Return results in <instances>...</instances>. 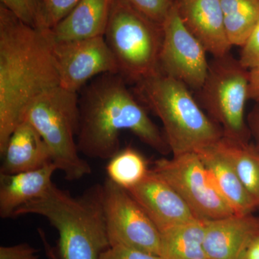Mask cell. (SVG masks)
<instances>
[{"mask_svg": "<svg viewBox=\"0 0 259 259\" xmlns=\"http://www.w3.org/2000/svg\"><path fill=\"white\" fill-rule=\"evenodd\" d=\"M2 156L0 174L4 175L32 171L53 162L49 146L26 120L13 131Z\"/></svg>", "mask_w": 259, "mask_h": 259, "instance_id": "15", "label": "cell"}, {"mask_svg": "<svg viewBox=\"0 0 259 259\" xmlns=\"http://www.w3.org/2000/svg\"><path fill=\"white\" fill-rule=\"evenodd\" d=\"M186 28L202 44L207 54L220 57L230 54L221 0H175Z\"/></svg>", "mask_w": 259, "mask_h": 259, "instance_id": "13", "label": "cell"}, {"mask_svg": "<svg viewBox=\"0 0 259 259\" xmlns=\"http://www.w3.org/2000/svg\"><path fill=\"white\" fill-rule=\"evenodd\" d=\"M39 250L27 243L0 247V259H38Z\"/></svg>", "mask_w": 259, "mask_h": 259, "instance_id": "28", "label": "cell"}, {"mask_svg": "<svg viewBox=\"0 0 259 259\" xmlns=\"http://www.w3.org/2000/svg\"><path fill=\"white\" fill-rule=\"evenodd\" d=\"M126 82L120 74H105L81 90L76 136L80 153L92 158L110 159L119 151L122 131H131L162 155L171 153L163 132Z\"/></svg>", "mask_w": 259, "mask_h": 259, "instance_id": "2", "label": "cell"}, {"mask_svg": "<svg viewBox=\"0 0 259 259\" xmlns=\"http://www.w3.org/2000/svg\"><path fill=\"white\" fill-rule=\"evenodd\" d=\"M249 70L231 54L213 57L197 101L207 115L223 130V137L249 144V128L245 117L249 100Z\"/></svg>", "mask_w": 259, "mask_h": 259, "instance_id": "7", "label": "cell"}, {"mask_svg": "<svg viewBox=\"0 0 259 259\" xmlns=\"http://www.w3.org/2000/svg\"><path fill=\"white\" fill-rule=\"evenodd\" d=\"M1 5L24 23L37 28L41 0H0Z\"/></svg>", "mask_w": 259, "mask_h": 259, "instance_id": "24", "label": "cell"}, {"mask_svg": "<svg viewBox=\"0 0 259 259\" xmlns=\"http://www.w3.org/2000/svg\"><path fill=\"white\" fill-rule=\"evenodd\" d=\"M150 170L147 160L131 146L119 151L106 166L107 178L127 190L144 180Z\"/></svg>", "mask_w": 259, "mask_h": 259, "instance_id": "22", "label": "cell"}, {"mask_svg": "<svg viewBox=\"0 0 259 259\" xmlns=\"http://www.w3.org/2000/svg\"><path fill=\"white\" fill-rule=\"evenodd\" d=\"M162 28L163 41L158 71L185 83L190 90L198 91L208 73L207 52L186 28L175 3L162 24Z\"/></svg>", "mask_w": 259, "mask_h": 259, "instance_id": "10", "label": "cell"}, {"mask_svg": "<svg viewBox=\"0 0 259 259\" xmlns=\"http://www.w3.org/2000/svg\"><path fill=\"white\" fill-rule=\"evenodd\" d=\"M205 222L203 220H195L160 232V257L162 259H208L204 247Z\"/></svg>", "mask_w": 259, "mask_h": 259, "instance_id": "19", "label": "cell"}, {"mask_svg": "<svg viewBox=\"0 0 259 259\" xmlns=\"http://www.w3.org/2000/svg\"><path fill=\"white\" fill-rule=\"evenodd\" d=\"M112 0H81L69 15L49 30L55 42L104 36Z\"/></svg>", "mask_w": 259, "mask_h": 259, "instance_id": "17", "label": "cell"}, {"mask_svg": "<svg viewBox=\"0 0 259 259\" xmlns=\"http://www.w3.org/2000/svg\"><path fill=\"white\" fill-rule=\"evenodd\" d=\"M249 100L259 102V67L249 70Z\"/></svg>", "mask_w": 259, "mask_h": 259, "instance_id": "30", "label": "cell"}, {"mask_svg": "<svg viewBox=\"0 0 259 259\" xmlns=\"http://www.w3.org/2000/svg\"><path fill=\"white\" fill-rule=\"evenodd\" d=\"M39 237H40V241L42 242V246H44V251H45L46 255L48 259H61L60 257L58 255L57 250L55 246L51 245L47 234H46L44 230L41 228L37 229Z\"/></svg>", "mask_w": 259, "mask_h": 259, "instance_id": "31", "label": "cell"}, {"mask_svg": "<svg viewBox=\"0 0 259 259\" xmlns=\"http://www.w3.org/2000/svg\"><path fill=\"white\" fill-rule=\"evenodd\" d=\"M242 259H259V235L248 245Z\"/></svg>", "mask_w": 259, "mask_h": 259, "instance_id": "32", "label": "cell"}, {"mask_svg": "<svg viewBox=\"0 0 259 259\" xmlns=\"http://www.w3.org/2000/svg\"><path fill=\"white\" fill-rule=\"evenodd\" d=\"M250 136L253 139L251 143L255 151L259 154V102H255L246 118Z\"/></svg>", "mask_w": 259, "mask_h": 259, "instance_id": "29", "label": "cell"}, {"mask_svg": "<svg viewBox=\"0 0 259 259\" xmlns=\"http://www.w3.org/2000/svg\"><path fill=\"white\" fill-rule=\"evenodd\" d=\"M259 235V218L233 214L206 221L204 247L208 259H242Z\"/></svg>", "mask_w": 259, "mask_h": 259, "instance_id": "14", "label": "cell"}, {"mask_svg": "<svg viewBox=\"0 0 259 259\" xmlns=\"http://www.w3.org/2000/svg\"><path fill=\"white\" fill-rule=\"evenodd\" d=\"M232 47H243L259 20V0H221Z\"/></svg>", "mask_w": 259, "mask_h": 259, "instance_id": "21", "label": "cell"}, {"mask_svg": "<svg viewBox=\"0 0 259 259\" xmlns=\"http://www.w3.org/2000/svg\"><path fill=\"white\" fill-rule=\"evenodd\" d=\"M162 25L175 4L174 0H122Z\"/></svg>", "mask_w": 259, "mask_h": 259, "instance_id": "25", "label": "cell"}, {"mask_svg": "<svg viewBox=\"0 0 259 259\" xmlns=\"http://www.w3.org/2000/svg\"><path fill=\"white\" fill-rule=\"evenodd\" d=\"M81 0H41L37 28L51 30L69 15Z\"/></svg>", "mask_w": 259, "mask_h": 259, "instance_id": "23", "label": "cell"}, {"mask_svg": "<svg viewBox=\"0 0 259 259\" xmlns=\"http://www.w3.org/2000/svg\"><path fill=\"white\" fill-rule=\"evenodd\" d=\"M42 216L56 228L61 259H100L110 248L103 204V186L95 185L79 197L53 183L42 197L19 208L13 218Z\"/></svg>", "mask_w": 259, "mask_h": 259, "instance_id": "3", "label": "cell"}, {"mask_svg": "<svg viewBox=\"0 0 259 259\" xmlns=\"http://www.w3.org/2000/svg\"><path fill=\"white\" fill-rule=\"evenodd\" d=\"M103 186V204L110 246L124 245L159 255L161 233L129 193L108 178Z\"/></svg>", "mask_w": 259, "mask_h": 259, "instance_id": "9", "label": "cell"}, {"mask_svg": "<svg viewBox=\"0 0 259 259\" xmlns=\"http://www.w3.org/2000/svg\"><path fill=\"white\" fill-rule=\"evenodd\" d=\"M160 232L197 219L175 189L152 170L127 190Z\"/></svg>", "mask_w": 259, "mask_h": 259, "instance_id": "12", "label": "cell"}, {"mask_svg": "<svg viewBox=\"0 0 259 259\" xmlns=\"http://www.w3.org/2000/svg\"><path fill=\"white\" fill-rule=\"evenodd\" d=\"M135 85L140 101L161 120L173 156L197 152L223 137L185 83L158 71Z\"/></svg>", "mask_w": 259, "mask_h": 259, "instance_id": "4", "label": "cell"}, {"mask_svg": "<svg viewBox=\"0 0 259 259\" xmlns=\"http://www.w3.org/2000/svg\"><path fill=\"white\" fill-rule=\"evenodd\" d=\"M58 171L53 162L32 171L14 175L0 174V216L11 218L25 204L42 197L52 184Z\"/></svg>", "mask_w": 259, "mask_h": 259, "instance_id": "16", "label": "cell"}, {"mask_svg": "<svg viewBox=\"0 0 259 259\" xmlns=\"http://www.w3.org/2000/svg\"><path fill=\"white\" fill-rule=\"evenodd\" d=\"M54 53L60 86L74 93H78L100 75L120 74L104 36L54 41Z\"/></svg>", "mask_w": 259, "mask_h": 259, "instance_id": "11", "label": "cell"}, {"mask_svg": "<svg viewBox=\"0 0 259 259\" xmlns=\"http://www.w3.org/2000/svg\"><path fill=\"white\" fill-rule=\"evenodd\" d=\"M214 146L231 163L259 209V154L253 144L223 137Z\"/></svg>", "mask_w": 259, "mask_h": 259, "instance_id": "20", "label": "cell"}, {"mask_svg": "<svg viewBox=\"0 0 259 259\" xmlns=\"http://www.w3.org/2000/svg\"><path fill=\"white\" fill-rule=\"evenodd\" d=\"M49 30L33 28L0 5V153L32 102L60 86Z\"/></svg>", "mask_w": 259, "mask_h": 259, "instance_id": "1", "label": "cell"}, {"mask_svg": "<svg viewBox=\"0 0 259 259\" xmlns=\"http://www.w3.org/2000/svg\"><path fill=\"white\" fill-rule=\"evenodd\" d=\"M222 194L236 214H253L258 209L256 204L245 190L229 161L212 146L196 152Z\"/></svg>", "mask_w": 259, "mask_h": 259, "instance_id": "18", "label": "cell"}, {"mask_svg": "<svg viewBox=\"0 0 259 259\" xmlns=\"http://www.w3.org/2000/svg\"><path fill=\"white\" fill-rule=\"evenodd\" d=\"M78 93L58 86L37 97L24 117L50 149L52 161L69 181L81 180L92 168L79 156L76 143L79 128Z\"/></svg>", "mask_w": 259, "mask_h": 259, "instance_id": "5", "label": "cell"}, {"mask_svg": "<svg viewBox=\"0 0 259 259\" xmlns=\"http://www.w3.org/2000/svg\"><path fill=\"white\" fill-rule=\"evenodd\" d=\"M151 170L175 189L197 219L211 221L235 214L198 153L159 158Z\"/></svg>", "mask_w": 259, "mask_h": 259, "instance_id": "8", "label": "cell"}, {"mask_svg": "<svg viewBox=\"0 0 259 259\" xmlns=\"http://www.w3.org/2000/svg\"><path fill=\"white\" fill-rule=\"evenodd\" d=\"M100 259H162L159 255L151 254L124 245H112L105 250Z\"/></svg>", "mask_w": 259, "mask_h": 259, "instance_id": "27", "label": "cell"}, {"mask_svg": "<svg viewBox=\"0 0 259 259\" xmlns=\"http://www.w3.org/2000/svg\"><path fill=\"white\" fill-rule=\"evenodd\" d=\"M238 59L241 64L248 70L259 67V20L241 47Z\"/></svg>", "mask_w": 259, "mask_h": 259, "instance_id": "26", "label": "cell"}, {"mask_svg": "<svg viewBox=\"0 0 259 259\" xmlns=\"http://www.w3.org/2000/svg\"><path fill=\"white\" fill-rule=\"evenodd\" d=\"M104 37L126 81L136 83L159 71L162 25L125 2L112 0Z\"/></svg>", "mask_w": 259, "mask_h": 259, "instance_id": "6", "label": "cell"}]
</instances>
